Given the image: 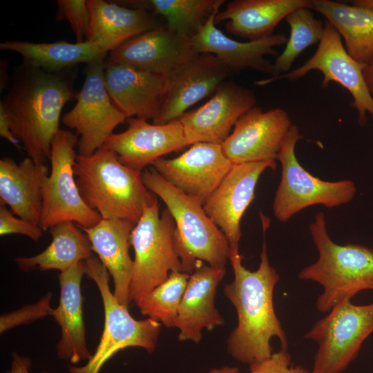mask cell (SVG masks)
I'll return each instance as SVG.
<instances>
[{"label": "cell", "instance_id": "35", "mask_svg": "<svg viewBox=\"0 0 373 373\" xmlns=\"http://www.w3.org/2000/svg\"><path fill=\"white\" fill-rule=\"evenodd\" d=\"M57 5L56 20L70 23L77 43L86 41L90 22L87 0H57Z\"/></svg>", "mask_w": 373, "mask_h": 373}, {"label": "cell", "instance_id": "32", "mask_svg": "<svg viewBox=\"0 0 373 373\" xmlns=\"http://www.w3.org/2000/svg\"><path fill=\"white\" fill-rule=\"evenodd\" d=\"M285 20L290 28L289 37L284 50L272 64L271 77L290 71L295 59L307 48L320 41L324 32V23L316 19L307 8L292 11Z\"/></svg>", "mask_w": 373, "mask_h": 373}, {"label": "cell", "instance_id": "12", "mask_svg": "<svg viewBox=\"0 0 373 373\" xmlns=\"http://www.w3.org/2000/svg\"><path fill=\"white\" fill-rule=\"evenodd\" d=\"M105 59L87 64L83 86L74 107L62 118V123L80 135L78 155L88 156L104 145L113 130L126 120L115 106L104 82Z\"/></svg>", "mask_w": 373, "mask_h": 373}, {"label": "cell", "instance_id": "34", "mask_svg": "<svg viewBox=\"0 0 373 373\" xmlns=\"http://www.w3.org/2000/svg\"><path fill=\"white\" fill-rule=\"evenodd\" d=\"M52 296V292L49 291L35 303L2 314L0 316L1 334L17 326L29 324L47 316H52L53 312L50 306Z\"/></svg>", "mask_w": 373, "mask_h": 373}, {"label": "cell", "instance_id": "4", "mask_svg": "<svg viewBox=\"0 0 373 373\" xmlns=\"http://www.w3.org/2000/svg\"><path fill=\"white\" fill-rule=\"evenodd\" d=\"M309 229L318 253L317 260L298 275L320 284L323 293L316 305L329 312L339 302L363 290L373 291V249L358 244L338 245L328 234L325 216L318 212Z\"/></svg>", "mask_w": 373, "mask_h": 373}, {"label": "cell", "instance_id": "11", "mask_svg": "<svg viewBox=\"0 0 373 373\" xmlns=\"http://www.w3.org/2000/svg\"><path fill=\"white\" fill-rule=\"evenodd\" d=\"M319 42L314 54L300 67L276 77L258 80L255 84L265 86L283 79L295 81L311 70H319L323 75V88L335 82L350 93L353 98L352 106L358 113V124L361 126L365 125L367 113H370L373 117V96L363 77L367 64L358 62L348 54L340 34L327 21Z\"/></svg>", "mask_w": 373, "mask_h": 373}, {"label": "cell", "instance_id": "23", "mask_svg": "<svg viewBox=\"0 0 373 373\" xmlns=\"http://www.w3.org/2000/svg\"><path fill=\"white\" fill-rule=\"evenodd\" d=\"M135 225L128 220L116 218H102L89 228L77 225L87 235L93 251L112 276L115 298L127 307L130 304L129 288L134 269L128 250L130 236Z\"/></svg>", "mask_w": 373, "mask_h": 373}, {"label": "cell", "instance_id": "30", "mask_svg": "<svg viewBox=\"0 0 373 373\" xmlns=\"http://www.w3.org/2000/svg\"><path fill=\"white\" fill-rule=\"evenodd\" d=\"M48 231L52 236V242L43 251L33 256L15 258L21 270L56 269L61 272L93 254L88 237L74 222L58 223Z\"/></svg>", "mask_w": 373, "mask_h": 373}, {"label": "cell", "instance_id": "19", "mask_svg": "<svg viewBox=\"0 0 373 373\" xmlns=\"http://www.w3.org/2000/svg\"><path fill=\"white\" fill-rule=\"evenodd\" d=\"M197 54L191 39L180 36L164 25L110 52L105 63L124 65L166 77Z\"/></svg>", "mask_w": 373, "mask_h": 373}, {"label": "cell", "instance_id": "27", "mask_svg": "<svg viewBox=\"0 0 373 373\" xmlns=\"http://www.w3.org/2000/svg\"><path fill=\"white\" fill-rule=\"evenodd\" d=\"M48 175V166L31 158L19 163L11 157L0 160V202L10 207L13 214L39 224L41 209V184Z\"/></svg>", "mask_w": 373, "mask_h": 373}, {"label": "cell", "instance_id": "39", "mask_svg": "<svg viewBox=\"0 0 373 373\" xmlns=\"http://www.w3.org/2000/svg\"><path fill=\"white\" fill-rule=\"evenodd\" d=\"M0 135L1 137L6 139L13 145H15L19 150L21 151V147L19 144V141L13 135L8 123L7 117L3 111L0 108Z\"/></svg>", "mask_w": 373, "mask_h": 373}, {"label": "cell", "instance_id": "5", "mask_svg": "<svg viewBox=\"0 0 373 373\" xmlns=\"http://www.w3.org/2000/svg\"><path fill=\"white\" fill-rule=\"evenodd\" d=\"M141 178L146 188L164 202L175 220V247L183 272L191 274L199 260L225 267L229 241L207 216L202 202L175 187L153 167L144 169Z\"/></svg>", "mask_w": 373, "mask_h": 373}, {"label": "cell", "instance_id": "15", "mask_svg": "<svg viewBox=\"0 0 373 373\" xmlns=\"http://www.w3.org/2000/svg\"><path fill=\"white\" fill-rule=\"evenodd\" d=\"M232 164L222 144L198 142L179 156L172 159L161 157L152 165L175 187L204 203Z\"/></svg>", "mask_w": 373, "mask_h": 373}, {"label": "cell", "instance_id": "21", "mask_svg": "<svg viewBox=\"0 0 373 373\" xmlns=\"http://www.w3.org/2000/svg\"><path fill=\"white\" fill-rule=\"evenodd\" d=\"M225 267H215L199 260L188 280L175 327L179 341L198 343L204 329L212 331L224 320L215 306L216 289L225 275Z\"/></svg>", "mask_w": 373, "mask_h": 373}, {"label": "cell", "instance_id": "17", "mask_svg": "<svg viewBox=\"0 0 373 373\" xmlns=\"http://www.w3.org/2000/svg\"><path fill=\"white\" fill-rule=\"evenodd\" d=\"M231 73L213 55L197 54L166 77L164 103L153 123L164 124L179 119L190 107L213 95Z\"/></svg>", "mask_w": 373, "mask_h": 373}, {"label": "cell", "instance_id": "28", "mask_svg": "<svg viewBox=\"0 0 373 373\" xmlns=\"http://www.w3.org/2000/svg\"><path fill=\"white\" fill-rule=\"evenodd\" d=\"M312 9L322 14L338 31L354 59L363 64L373 59V8L312 0Z\"/></svg>", "mask_w": 373, "mask_h": 373}, {"label": "cell", "instance_id": "24", "mask_svg": "<svg viewBox=\"0 0 373 373\" xmlns=\"http://www.w3.org/2000/svg\"><path fill=\"white\" fill-rule=\"evenodd\" d=\"M84 274V261L60 272L59 302L52 314L61 327V338L56 346L57 355L59 359L71 363L88 361L92 356L86 345L83 318L81 283Z\"/></svg>", "mask_w": 373, "mask_h": 373}, {"label": "cell", "instance_id": "36", "mask_svg": "<svg viewBox=\"0 0 373 373\" xmlns=\"http://www.w3.org/2000/svg\"><path fill=\"white\" fill-rule=\"evenodd\" d=\"M3 204L0 205V234L5 236L16 233L26 236L37 242L44 235V230L39 224L17 218Z\"/></svg>", "mask_w": 373, "mask_h": 373}, {"label": "cell", "instance_id": "25", "mask_svg": "<svg viewBox=\"0 0 373 373\" xmlns=\"http://www.w3.org/2000/svg\"><path fill=\"white\" fill-rule=\"evenodd\" d=\"M90 22L86 41L109 53L130 39L161 25L147 10L104 0H87Z\"/></svg>", "mask_w": 373, "mask_h": 373}, {"label": "cell", "instance_id": "18", "mask_svg": "<svg viewBox=\"0 0 373 373\" xmlns=\"http://www.w3.org/2000/svg\"><path fill=\"white\" fill-rule=\"evenodd\" d=\"M126 122V130L113 133L104 145L116 154L122 164L136 171L142 172L163 155L188 146L179 119L156 124L131 117Z\"/></svg>", "mask_w": 373, "mask_h": 373}, {"label": "cell", "instance_id": "2", "mask_svg": "<svg viewBox=\"0 0 373 373\" xmlns=\"http://www.w3.org/2000/svg\"><path fill=\"white\" fill-rule=\"evenodd\" d=\"M77 95L72 79L64 71L48 72L23 64L14 69L0 108L13 135L36 163L50 160L61 111Z\"/></svg>", "mask_w": 373, "mask_h": 373}, {"label": "cell", "instance_id": "33", "mask_svg": "<svg viewBox=\"0 0 373 373\" xmlns=\"http://www.w3.org/2000/svg\"><path fill=\"white\" fill-rule=\"evenodd\" d=\"M189 276L186 273L171 271L164 283L135 303L140 313L166 327H175Z\"/></svg>", "mask_w": 373, "mask_h": 373}, {"label": "cell", "instance_id": "37", "mask_svg": "<svg viewBox=\"0 0 373 373\" xmlns=\"http://www.w3.org/2000/svg\"><path fill=\"white\" fill-rule=\"evenodd\" d=\"M249 373H310L300 365L291 364L287 350L280 349L260 363L249 365Z\"/></svg>", "mask_w": 373, "mask_h": 373}, {"label": "cell", "instance_id": "22", "mask_svg": "<svg viewBox=\"0 0 373 373\" xmlns=\"http://www.w3.org/2000/svg\"><path fill=\"white\" fill-rule=\"evenodd\" d=\"M218 11H214L191 39L196 53L213 55L231 72L251 68L271 74L273 64L265 57L278 55L275 47L286 44L288 38L284 34H273L254 41H236L216 26Z\"/></svg>", "mask_w": 373, "mask_h": 373}, {"label": "cell", "instance_id": "14", "mask_svg": "<svg viewBox=\"0 0 373 373\" xmlns=\"http://www.w3.org/2000/svg\"><path fill=\"white\" fill-rule=\"evenodd\" d=\"M291 125L285 110L262 111L255 106L238 120L222 144L224 153L232 164L276 160Z\"/></svg>", "mask_w": 373, "mask_h": 373}, {"label": "cell", "instance_id": "40", "mask_svg": "<svg viewBox=\"0 0 373 373\" xmlns=\"http://www.w3.org/2000/svg\"><path fill=\"white\" fill-rule=\"evenodd\" d=\"M363 77L370 93L373 95V59L364 69Z\"/></svg>", "mask_w": 373, "mask_h": 373}, {"label": "cell", "instance_id": "6", "mask_svg": "<svg viewBox=\"0 0 373 373\" xmlns=\"http://www.w3.org/2000/svg\"><path fill=\"white\" fill-rule=\"evenodd\" d=\"M157 200L144 207L133 227L130 245L134 251V269L129 303H136L164 283L171 271L183 272L175 247L176 225L166 208L159 213Z\"/></svg>", "mask_w": 373, "mask_h": 373}, {"label": "cell", "instance_id": "26", "mask_svg": "<svg viewBox=\"0 0 373 373\" xmlns=\"http://www.w3.org/2000/svg\"><path fill=\"white\" fill-rule=\"evenodd\" d=\"M300 8L312 9V0H234L218 11L215 23L226 20L228 33L254 41L273 35L278 24Z\"/></svg>", "mask_w": 373, "mask_h": 373}, {"label": "cell", "instance_id": "20", "mask_svg": "<svg viewBox=\"0 0 373 373\" xmlns=\"http://www.w3.org/2000/svg\"><path fill=\"white\" fill-rule=\"evenodd\" d=\"M104 82L115 106L126 119H153L160 114L166 91V77L120 64H106Z\"/></svg>", "mask_w": 373, "mask_h": 373}, {"label": "cell", "instance_id": "7", "mask_svg": "<svg viewBox=\"0 0 373 373\" xmlns=\"http://www.w3.org/2000/svg\"><path fill=\"white\" fill-rule=\"evenodd\" d=\"M85 262V274L96 284L103 303L104 325L95 352L86 365H70V373H99L104 363L119 350L130 347L153 352L161 331V323L150 318L136 320L126 306L120 304L109 287L110 274L93 254Z\"/></svg>", "mask_w": 373, "mask_h": 373}, {"label": "cell", "instance_id": "38", "mask_svg": "<svg viewBox=\"0 0 373 373\" xmlns=\"http://www.w3.org/2000/svg\"><path fill=\"white\" fill-rule=\"evenodd\" d=\"M32 365L31 360L16 352L12 353L11 366L7 373H30L29 369ZM43 373H48L44 372Z\"/></svg>", "mask_w": 373, "mask_h": 373}, {"label": "cell", "instance_id": "29", "mask_svg": "<svg viewBox=\"0 0 373 373\" xmlns=\"http://www.w3.org/2000/svg\"><path fill=\"white\" fill-rule=\"evenodd\" d=\"M0 49L16 52L21 56L22 64L48 72H61L79 64H88L106 59L108 55L88 41L72 44L8 40L0 43Z\"/></svg>", "mask_w": 373, "mask_h": 373}, {"label": "cell", "instance_id": "3", "mask_svg": "<svg viewBox=\"0 0 373 373\" xmlns=\"http://www.w3.org/2000/svg\"><path fill=\"white\" fill-rule=\"evenodd\" d=\"M79 193L85 204L102 218H120L136 224L156 195L144 186L141 173L122 164L105 146L92 155H77L73 166Z\"/></svg>", "mask_w": 373, "mask_h": 373}, {"label": "cell", "instance_id": "8", "mask_svg": "<svg viewBox=\"0 0 373 373\" xmlns=\"http://www.w3.org/2000/svg\"><path fill=\"white\" fill-rule=\"evenodd\" d=\"M302 138L298 128L291 125L283 139L276 160L281 164V177L274 202V216L287 222L300 211L316 204L332 209L350 202L356 187L350 180L325 181L305 170L295 153L298 141Z\"/></svg>", "mask_w": 373, "mask_h": 373}, {"label": "cell", "instance_id": "31", "mask_svg": "<svg viewBox=\"0 0 373 373\" xmlns=\"http://www.w3.org/2000/svg\"><path fill=\"white\" fill-rule=\"evenodd\" d=\"M224 2V0H149L131 3L146 10L152 8L155 13L166 19V25L171 31L191 39Z\"/></svg>", "mask_w": 373, "mask_h": 373}, {"label": "cell", "instance_id": "41", "mask_svg": "<svg viewBox=\"0 0 373 373\" xmlns=\"http://www.w3.org/2000/svg\"><path fill=\"white\" fill-rule=\"evenodd\" d=\"M208 373H240L239 369L236 367L223 366L213 368Z\"/></svg>", "mask_w": 373, "mask_h": 373}, {"label": "cell", "instance_id": "1", "mask_svg": "<svg viewBox=\"0 0 373 373\" xmlns=\"http://www.w3.org/2000/svg\"><path fill=\"white\" fill-rule=\"evenodd\" d=\"M264 240L258 269L251 271L242 263L239 247H230L229 260L233 280L226 285L224 294L234 306L238 324L227 339V351L238 361L252 365L269 358L270 342L277 337L281 349L287 350L286 334L274 307V291L280 276L271 266L265 242L269 219L260 213Z\"/></svg>", "mask_w": 373, "mask_h": 373}, {"label": "cell", "instance_id": "16", "mask_svg": "<svg viewBox=\"0 0 373 373\" xmlns=\"http://www.w3.org/2000/svg\"><path fill=\"white\" fill-rule=\"evenodd\" d=\"M276 160L233 164L218 187L204 202L207 216L227 238L230 247H239L240 221L255 198L261 174L274 169Z\"/></svg>", "mask_w": 373, "mask_h": 373}, {"label": "cell", "instance_id": "9", "mask_svg": "<svg viewBox=\"0 0 373 373\" xmlns=\"http://www.w3.org/2000/svg\"><path fill=\"white\" fill-rule=\"evenodd\" d=\"M372 332L373 303L356 305L350 299L339 302L303 336L318 344L310 373L343 372Z\"/></svg>", "mask_w": 373, "mask_h": 373}, {"label": "cell", "instance_id": "10", "mask_svg": "<svg viewBox=\"0 0 373 373\" xmlns=\"http://www.w3.org/2000/svg\"><path fill=\"white\" fill-rule=\"evenodd\" d=\"M79 142L73 132L59 129L51 143L50 173L41 184L42 209L39 225L44 231L66 221L89 228L102 219L82 198L74 178L73 166Z\"/></svg>", "mask_w": 373, "mask_h": 373}, {"label": "cell", "instance_id": "42", "mask_svg": "<svg viewBox=\"0 0 373 373\" xmlns=\"http://www.w3.org/2000/svg\"><path fill=\"white\" fill-rule=\"evenodd\" d=\"M350 2L353 5L373 8V0H354Z\"/></svg>", "mask_w": 373, "mask_h": 373}, {"label": "cell", "instance_id": "13", "mask_svg": "<svg viewBox=\"0 0 373 373\" xmlns=\"http://www.w3.org/2000/svg\"><path fill=\"white\" fill-rule=\"evenodd\" d=\"M256 103L252 90L233 81H224L207 102L179 119L188 145L198 142L222 144L238 120Z\"/></svg>", "mask_w": 373, "mask_h": 373}]
</instances>
